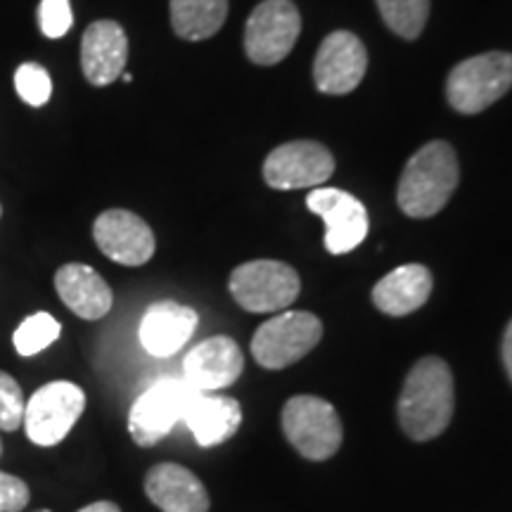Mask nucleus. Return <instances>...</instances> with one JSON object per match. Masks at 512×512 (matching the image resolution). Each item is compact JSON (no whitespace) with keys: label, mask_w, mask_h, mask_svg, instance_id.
<instances>
[{"label":"nucleus","mask_w":512,"mask_h":512,"mask_svg":"<svg viewBox=\"0 0 512 512\" xmlns=\"http://www.w3.org/2000/svg\"><path fill=\"white\" fill-rule=\"evenodd\" d=\"M456 408L453 375L437 356L420 358L403 382L399 422L415 441H430L446 430Z\"/></svg>","instance_id":"1"},{"label":"nucleus","mask_w":512,"mask_h":512,"mask_svg":"<svg viewBox=\"0 0 512 512\" xmlns=\"http://www.w3.org/2000/svg\"><path fill=\"white\" fill-rule=\"evenodd\" d=\"M460 169L453 147L444 140L422 145L403 166L399 207L411 219H430L446 207L458 188Z\"/></svg>","instance_id":"2"},{"label":"nucleus","mask_w":512,"mask_h":512,"mask_svg":"<svg viewBox=\"0 0 512 512\" xmlns=\"http://www.w3.org/2000/svg\"><path fill=\"white\" fill-rule=\"evenodd\" d=\"M512 88V55H475L451 69L446 79L448 105L460 114H479L498 102Z\"/></svg>","instance_id":"3"},{"label":"nucleus","mask_w":512,"mask_h":512,"mask_svg":"<svg viewBox=\"0 0 512 512\" xmlns=\"http://www.w3.org/2000/svg\"><path fill=\"white\" fill-rule=\"evenodd\" d=\"M283 430L290 444L309 460H328L342 446V420L335 406L318 396H292L283 408Z\"/></svg>","instance_id":"4"},{"label":"nucleus","mask_w":512,"mask_h":512,"mask_svg":"<svg viewBox=\"0 0 512 512\" xmlns=\"http://www.w3.org/2000/svg\"><path fill=\"white\" fill-rule=\"evenodd\" d=\"M228 287L245 311L275 313L287 309L299 297L302 283L292 266L283 261L259 259L235 268Z\"/></svg>","instance_id":"5"},{"label":"nucleus","mask_w":512,"mask_h":512,"mask_svg":"<svg viewBox=\"0 0 512 512\" xmlns=\"http://www.w3.org/2000/svg\"><path fill=\"white\" fill-rule=\"evenodd\" d=\"M323 337V323L306 311H285L266 320L252 339V356L259 366L280 370L302 361Z\"/></svg>","instance_id":"6"},{"label":"nucleus","mask_w":512,"mask_h":512,"mask_svg":"<svg viewBox=\"0 0 512 512\" xmlns=\"http://www.w3.org/2000/svg\"><path fill=\"white\" fill-rule=\"evenodd\" d=\"M197 389L178 377H164L152 384L133 403L128 415V432L138 446H155L162 441L178 420L185 418Z\"/></svg>","instance_id":"7"},{"label":"nucleus","mask_w":512,"mask_h":512,"mask_svg":"<svg viewBox=\"0 0 512 512\" xmlns=\"http://www.w3.org/2000/svg\"><path fill=\"white\" fill-rule=\"evenodd\" d=\"M299 31H302V17L292 0H264L247 19V57L261 67L283 62L297 43Z\"/></svg>","instance_id":"8"},{"label":"nucleus","mask_w":512,"mask_h":512,"mask_svg":"<svg viewBox=\"0 0 512 512\" xmlns=\"http://www.w3.org/2000/svg\"><path fill=\"white\" fill-rule=\"evenodd\" d=\"M86 408V394L74 382H50L24 408L27 437L38 446H55L67 437Z\"/></svg>","instance_id":"9"},{"label":"nucleus","mask_w":512,"mask_h":512,"mask_svg":"<svg viewBox=\"0 0 512 512\" xmlns=\"http://www.w3.org/2000/svg\"><path fill=\"white\" fill-rule=\"evenodd\" d=\"M335 174V157L316 140H292L275 147L264 162V178L275 190L318 188Z\"/></svg>","instance_id":"10"},{"label":"nucleus","mask_w":512,"mask_h":512,"mask_svg":"<svg viewBox=\"0 0 512 512\" xmlns=\"http://www.w3.org/2000/svg\"><path fill=\"white\" fill-rule=\"evenodd\" d=\"M306 207L325 221V247L330 254H347L366 240L368 211L361 200L337 188H316Z\"/></svg>","instance_id":"11"},{"label":"nucleus","mask_w":512,"mask_h":512,"mask_svg":"<svg viewBox=\"0 0 512 512\" xmlns=\"http://www.w3.org/2000/svg\"><path fill=\"white\" fill-rule=\"evenodd\" d=\"M368 69V53L361 38L351 31H332L320 43L313 62V81L320 93L347 95L363 81Z\"/></svg>","instance_id":"12"},{"label":"nucleus","mask_w":512,"mask_h":512,"mask_svg":"<svg viewBox=\"0 0 512 512\" xmlns=\"http://www.w3.org/2000/svg\"><path fill=\"white\" fill-rule=\"evenodd\" d=\"M95 245L107 259L121 266H143L155 254V233L138 214L126 209H110L93 223Z\"/></svg>","instance_id":"13"},{"label":"nucleus","mask_w":512,"mask_h":512,"mask_svg":"<svg viewBox=\"0 0 512 512\" xmlns=\"http://www.w3.org/2000/svg\"><path fill=\"white\" fill-rule=\"evenodd\" d=\"M128 62V36L114 19H98L83 31L81 69L93 86H110L124 74Z\"/></svg>","instance_id":"14"},{"label":"nucleus","mask_w":512,"mask_h":512,"mask_svg":"<svg viewBox=\"0 0 512 512\" xmlns=\"http://www.w3.org/2000/svg\"><path fill=\"white\" fill-rule=\"evenodd\" d=\"M245 368V358L230 337H209L190 349L183 363V380L197 392H216L230 387Z\"/></svg>","instance_id":"15"},{"label":"nucleus","mask_w":512,"mask_h":512,"mask_svg":"<svg viewBox=\"0 0 512 512\" xmlns=\"http://www.w3.org/2000/svg\"><path fill=\"white\" fill-rule=\"evenodd\" d=\"M197 323H200V316L190 306L178 302H157L145 311L143 320H140V342L152 356H174L195 335Z\"/></svg>","instance_id":"16"},{"label":"nucleus","mask_w":512,"mask_h":512,"mask_svg":"<svg viewBox=\"0 0 512 512\" xmlns=\"http://www.w3.org/2000/svg\"><path fill=\"white\" fill-rule=\"evenodd\" d=\"M145 494L162 512H209L204 484L176 463H159L147 472Z\"/></svg>","instance_id":"17"},{"label":"nucleus","mask_w":512,"mask_h":512,"mask_svg":"<svg viewBox=\"0 0 512 512\" xmlns=\"http://www.w3.org/2000/svg\"><path fill=\"white\" fill-rule=\"evenodd\" d=\"M55 290L67 309L83 320L107 316L114 302L105 278L86 264H64L55 273Z\"/></svg>","instance_id":"18"},{"label":"nucleus","mask_w":512,"mask_h":512,"mask_svg":"<svg viewBox=\"0 0 512 512\" xmlns=\"http://www.w3.org/2000/svg\"><path fill=\"white\" fill-rule=\"evenodd\" d=\"M432 285V273L422 264L399 266L373 287V302L387 316H408L427 304Z\"/></svg>","instance_id":"19"},{"label":"nucleus","mask_w":512,"mask_h":512,"mask_svg":"<svg viewBox=\"0 0 512 512\" xmlns=\"http://www.w3.org/2000/svg\"><path fill=\"white\" fill-rule=\"evenodd\" d=\"M183 420L188 422L197 444L204 448L219 446L240 430L242 408L230 396L197 392Z\"/></svg>","instance_id":"20"},{"label":"nucleus","mask_w":512,"mask_h":512,"mask_svg":"<svg viewBox=\"0 0 512 512\" xmlns=\"http://www.w3.org/2000/svg\"><path fill=\"white\" fill-rule=\"evenodd\" d=\"M171 27L183 41H204L223 27L228 0H169Z\"/></svg>","instance_id":"21"},{"label":"nucleus","mask_w":512,"mask_h":512,"mask_svg":"<svg viewBox=\"0 0 512 512\" xmlns=\"http://www.w3.org/2000/svg\"><path fill=\"white\" fill-rule=\"evenodd\" d=\"M389 29L401 38H418L430 17V0H375Z\"/></svg>","instance_id":"22"},{"label":"nucleus","mask_w":512,"mask_h":512,"mask_svg":"<svg viewBox=\"0 0 512 512\" xmlns=\"http://www.w3.org/2000/svg\"><path fill=\"white\" fill-rule=\"evenodd\" d=\"M60 323L50 313H34L15 332V349L22 356H36L60 337Z\"/></svg>","instance_id":"23"},{"label":"nucleus","mask_w":512,"mask_h":512,"mask_svg":"<svg viewBox=\"0 0 512 512\" xmlns=\"http://www.w3.org/2000/svg\"><path fill=\"white\" fill-rule=\"evenodd\" d=\"M15 88L19 98L31 107H43L50 100V95H53V81H50V74L36 62H24L22 67H17Z\"/></svg>","instance_id":"24"},{"label":"nucleus","mask_w":512,"mask_h":512,"mask_svg":"<svg viewBox=\"0 0 512 512\" xmlns=\"http://www.w3.org/2000/svg\"><path fill=\"white\" fill-rule=\"evenodd\" d=\"M24 394L17 380L0 370V430L15 432L24 422Z\"/></svg>","instance_id":"25"},{"label":"nucleus","mask_w":512,"mask_h":512,"mask_svg":"<svg viewBox=\"0 0 512 512\" xmlns=\"http://www.w3.org/2000/svg\"><path fill=\"white\" fill-rule=\"evenodd\" d=\"M38 22H41V31L48 38H62L74 24L72 5H69V0H41Z\"/></svg>","instance_id":"26"},{"label":"nucleus","mask_w":512,"mask_h":512,"mask_svg":"<svg viewBox=\"0 0 512 512\" xmlns=\"http://www.w3.org/2000/svg\"><path fill=\"white\" fill-rule=\"evenodd\" d=\"M29 505V486L15 475L0 472V512H19Z\"/></svg>","instance_id":"27"},{"label":"nucleus","mask_w":512,"mask_h":512,"mask_svg":"<svg viewBox=\"0 0 512 512\" xmlns=\"http://www.w3.org/2000/svg\"><path fill=\"white\" fill-rule=\"evenodd\" d=\"M503 363H505V370H508V375L512 380V320L503 335Z\"/></svg>","instance_id":"28"},{"label":"nucleus","mask_w":512,"mask_h":512,"mask_svg":"<svg viewBox=\"0 0 512 512\" xmlns=\"http://www.w3.org/2000/svg\"><path fill=\"white\" fill-rule=\"evenodd\" d=\"M79 512H121L117 503H110V501H98V503H91L86 505V508H81Z\"/></svg>","instance_id":"29"},{"label":"nucleus","mask_w":512,"mask_h":512,"mask_svg":"<svg viewBox=\"0 0 512 512\" xmlns=\"http://www.w3.org/2000/svg\"><path fill=\"white\" fill-rule=\"evenodd\" d=\"M0 453H3V444H0Z\"/></svg>","instance_id":"30"},{"label":"nucleus","mask_w":512,"mask_h":512,"mask_svg":"<svg viewBox=\"0 0 512 512\" xmlns=\"http://www.w3.org/2000/svg\"><path fill=\"white\" fill-rule=\"evenodd\" d=\"M38 512H50V510H38Z\"/></svg>","instance_id":"31"},{"label":"nucleus","mask_w":512,"mask_h":512,"mask_svg":"<svg viewBox=\"0 0 512 512\" xmlns=\"http://www.w3.org/2000/svg\"><path fill=\"white\" fill-rule=\"evenodd\" d=\"M0 214H3V209H0Z\"/></svg>","instance_id":"32"}]
</instances>
